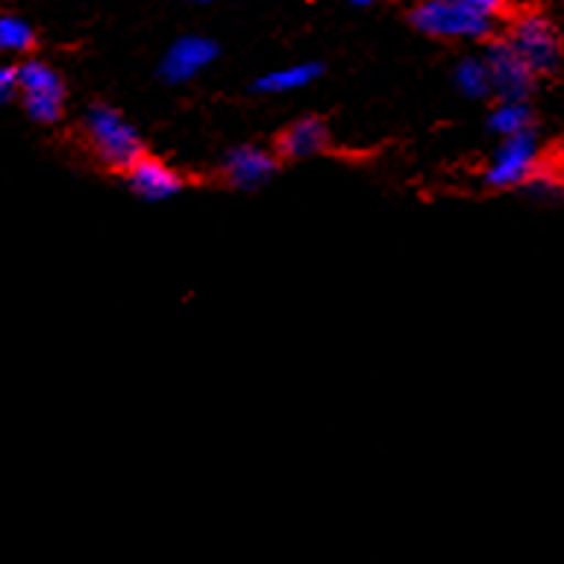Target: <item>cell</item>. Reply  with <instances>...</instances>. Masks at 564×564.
<instances>
[{
    "instance_id": "obj_1",
    "label": "cell",
    "mask_w": 564,
    "mask_h": 564,
    "mask_svg": "<svg viewBox=\"0 0 564 564\" xmlns=\"http://www.w3.org/2000/svg\"><path fill=\"white\" fill-rule=\"evenodd\" d=\"M506 42L520 59L527 62V68L535 77L555 74L558 65H562V35H558L553 21L535 12V9L511 12Z\"/></svg>"
},
{
    "instance_id": "obj_2",
    "label": "cell",
    "mask_w": 564,
    "mask_h": 564,
    "mask_svg": "<svg viewBox=\"0 0 564 564\" xmlns=\"http://www.w3.org/2000/svg\"><path fill=\"white\" fill-rule=\"evenodd\" d=\"M86 141L97 162L112 171H127L135 159L144 153L141 150L139 132L123 121L121 115L109 106H95L86 118Z\"/></svg>"
},
{
    "instance_id": "obj_3",
    "label": "cell",
    "mask_w": 564,
    "mask_h": 564,
    "mask_svg": "<svg viewBox=\"0 0 564 564\" xmlns=\"http://www.w3.org/2000/svg\"><path fill=\"white\" fill-rule=\"evenodd\" d=\"M497 18L456 0H423L412 9V24L438 39H488Z\"/></svg>"
},
{
    "instance_id": "obj_4",
    "label": "cell",
    "mask_w": 564,
    "mask_h": 564,
    "mask_svg": "<svg viewBox=\"0 0 564 564\" xmlns=\"http://www.w3.org/2000/svg\"><path fill=\"white\" fill-rule=\"evenodd\" d=\"M18 95L24 100L26 115L39 123H53L62 118L65 106V83L51 65L26 59L18 65Z\"/></svg>"
},
{
    "instance_id": "obj_5",
    "label": "cell",
    "mask_w": 564,
    "mask_h": 564,
    "mask_svg": "<svg viewBox=\"0 0 564 564\" xmlns=\"http://www.w3.org/2000/svg\"><path fill=\"white\" fill-rule=\"evenodd\" d=\"M541 174H544V159L538 153L532 130H527L502 141L500 153L488 167V183L494 188H511V185L532 183Z\"/></svg>"
},
{
    "instance_id": "obj_6",
    "label": "cell",
    "mask_w": 564,
    "mask_h": 564,
    "mask_svg": "<svg viewBox=\"0 0 564 564\" xmlns=\"http://www.w3.org/2000/svg\"><path fill=\"white\" fill-rule=\"evenodd\" d=\"M485 65L491 74V88L500 95V100H527L532 86H535L538 77L527 68V62L511 51L506 39L491 44Z\"/></svg>"
},
{
    "instance_id": "obj_7",
    "label": "cell",
    "mask_w": 564,
    "mask_h": 564,
    "mask_svg": "<svg viewBox=\"0 0 564 564\" xmlns=\"http://www.w3.org/2000/svg\"><path fill=\"white\" fill-rule=\"evenodd\" d=\"M127 183L135 194L141 197H148V200H165V197H174L185 188V180L180 171H174L171 165H165L162 159L148 156V153H141L135 162H132L127 171Z\"/></svg>"
},
{
    "instance_id": "obj_8",
    "label": "cell",
    "mask_w": 564,
    "mask_h": 564,
    "mask_svg": "<svg viewBox=\"0 0 564 564\" xmlns=\"http://www.w3.org/2000/svg\"><path fill=\"white\" fill-rule=\"evenodd\" d=\"M329 148V130L321 118H300L282 130L276 139V156L280 159H306Z\"/></svg>"
},
{
    "instance_id": "obj_9",
    "label": "cell",
    "mask_w": 564,
    "mask_h": 564,
    "mask_svg": "<svg viewBox=\"0 0 564 564\" xmlns=\"http://www.w3.org/2000/svg\"><path fill=\"white\" fill-rule=\"evenodd\" d=\"M276 165H280V156H273L268 150L238 148L236 153H229L224 176L236 188H253V185H262L276 171Z\"/></svg>"
},
{
    "instance_id": "obj_10",
    "label": "cell",
    "mask_w": 564,
    "mask_h": 564,
    "mask_svg": "<svg viewBox=\"0 0 564 564\" xmlns=\"http://www.w3.org/2000/svg\"><path fill=\"white\" fill-rule=\"evenodd\" d=\"M215 53L218 47L206 39H183V42H176L167 53L165 65H162V74L171 83H185V79H192L194 74L200 68H206L212 59H215Z\"/></svg>"
},
{
    "instance_id": "obj_11",
    "label": "cell",
    "mask_w": 564,
    "mask_h": 564,
    "mask_svg": "<svg viewBox=\"0 0 564 564\" xmlns=\"http://www.w3.org/2000/svg\"><path fill=\"white\" fill-rule=\"evenodd\" d=\"M317 74H321L317 65H294V68L264 74V77L256 83V88L264 91V95H282V91H294V88L300 86H308Z\"/></svg>"
},
{
    "instance_id": "obj_12",
    "label": "cell",
    "mask_w": 564,
    "mask_h": 564,
    "mask_svg": "<svg viewBox=\"0 0 564 564\" xmlns=\"http://www.w3.org/2000/svg\"><path fill=\"white\" fill-rule=\"evenodd\" d=\"M491 127L500 132L502 139H509V135L532 130V112L523 100H502L497 112L491 115Z\"/></svg>"
},
{
    "instance_id": "obj_13",
    "label": "cell",
    "mask_w": 564,
    "mask_h": 564,
    "mask_svg": "<svg viewBox=\"0 0 564 564\" xmlns=\"http://www.w3.org/2000/svg\"><path fill=\"white\" fill-rule=\"evenodd\" d=\"M35 47V33L15 15H0V53L24 56Z\"/></svg>"
},
{
    "instance_id": "obj_14",
    "label": "cell",
    "mask_w": 564,
    "mask_h": 564,
    "mask_svg": "<svg viewBox=\"0 0 564 564\" xmlns=\"http://www.w3.org/2000/svg\"><path fill=\"white\" fill-rule=\"evenodd\" d=\"M458 86L465 95L482 97L491 91V74H488V65L485 62H462L458 65Z\"/></svg>"
},
{
    "instance_id": "obj_15",
    "label": "cell",
    "mask_w": 564,
    "mask_h": 564,
    "mask_svg": "<svg viewBox=\"0 0 564 564\" xmlns=\"http://www.w3.org/2000/svg\"><path fill=\"white\" fill-rule=\"evenodd\" d=\"M18 95V65H0V104Z\"/></svg>"
},
{
    "instance_id": "obj_16",
    "label": "cell",
    "mask_w": 564,
    "mask_h": 564,
    "mask_svg": "<svg viewBox=\"0 0 564 564\" xmlns=\"http://www.w3.org/2000/svg\"><path fill=\"white\" fill-rule=\"evenodd\" d=\"M456 3L479 9V12H485V15H491V18L506 15V12H509V3H506V0H456Z\"/></svg>"
},
{
    "instance_id": "obj_17",
    "label": "cell",
    "mask_w": 564,
    "mask_h": 564,
    "mask_svg": "<svg viewBox=\"0 0 564 564\" xmlns=\"http://www.w3.org/2000/svg\"><path fill=\"white\" fill-rule=\"evenodd\" d=\"M553 167H555V180H558V183H562V188H564V159H562V162H553Z\"/></svg>"
},
{
    "instance_id": "obj_18",
    "label": "cell",
    "mask_w": 564,
    "mask_h": 564,
    "mask_svg": "<svg viewBox=\"0 0 564 564\" xmlns=\"http://www.w3.org/2000/svg\"><path fill=\"white\" fill-rule=\"evenodd\" d=\"M359 3H368V0H359Z\"/></svg>"
}]
</instances>
